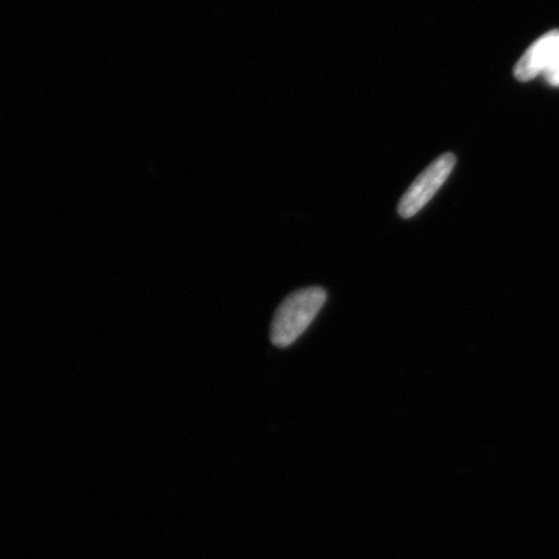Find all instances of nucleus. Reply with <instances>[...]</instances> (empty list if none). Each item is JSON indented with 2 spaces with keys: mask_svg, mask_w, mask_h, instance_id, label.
<instances>
[{
  "mask_svg": "<svg viewBox=\"0 0 559 559\" xmlns=\"http://www.w3.org/2000/svg\"><path fill=\"white\" fill-rule=\"evenodd\" d=\"M326 300L324 289H300L292 293L280 305L271 326V341L276 347L285 348L295 344L318 317Z\"/></svg>",
  "mask_w": 559,
  "mask_h": 559,
  "instance_id": "nucleus-1",
  "label": "nucleus"
},
{
  "mask_svg": "<svg viewBox=\"0 0 559 559\" xmlns=\"http://www.w3.org/2000/svg\"><path fill=\"white\" fill-rule=\"evenodd\" d=\"M454 165H456V157L452 153H444L435 163H431L428 169L418 175V178L403 194L400 205H397V213L402 218H412L419 210L429 204L440 187L449 179Z\"/></svg>",
  "mask_w": 559,
  "mask_h": 559,
  "instance_id": "nucleus-2",
  "label": "nucleus"
},
{
  "mask_svg": "<svg viewBox=\"0 0 559 559\" xmlns=\"http://www.w3.org/2000/svg\"><path fill=\"white\" fill-rule=\"evenodd\" d=\"M559 62V31H551L537 39L522 56L514 68L516 80L533 81L547 75Z\"/></svg>",
  "mask_w": 559,
  "mask_h": 559,
  "instance_id": "nucleus-3",
  "label": "nucleus"
},
{
  "mask_svg": "<svg viewBox=\"0 0 559 559\" xmlns=\"http://www.w3.org/2000/svg\"><path fill=\"white\" fill-rule=\"evenodd\" d=\"M545 81L551 86H559V62L558 66L551 70L550 73L544 76Z\"/></svg>",
  "mask_w": 559,
  "mask_h": 559,
  "instance_id": "nucleus-4",
  "label": "nucleus"
}]
</instances>
